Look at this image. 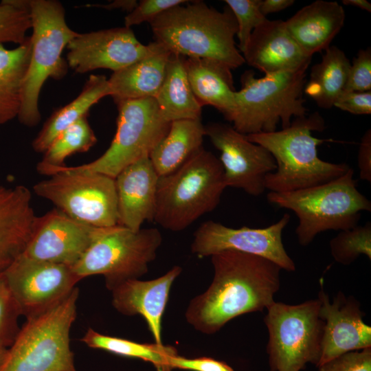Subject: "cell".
<instances>
[{
	"mask_svg": "<svg viewBox=\"0 0 371 371\" xmlns=\"http://www.w3.org/2000/svg\"><path fill=\"white\" fill-rule=\"evenodd\" d=\"M317 298L319 316L324 322L318 366L344 353L371 348V328L364 323V313L354 297L339 291L330 302L322 288Z\"/></svg>",
	"mask_w": 371,
	"mask_h": 371,
	"instance_id": "cell-18",
	"label": "cell"
},
{
	"mask_svg": "<svg viewBox=\"0 0 371 371\" xmlns=\"http://www.w3.org/2000/svg\"><path fill=\"white\" fill-rule=\"evenodd\" d=\"M226 188L219 159L202 148L177 170L159 177L154 221L168 230H183L213 211Z\"/></svg>",
	"mask_w": 371,
	"mask_h": 371,
	"instance_id": "cell-4",
	"label": "cell"
},
{
	"mask_svg": "<svg viewBox=\"0 0 371 371\" xmlns=\"http://www.w3.org/2000/svg\"><path fill=\"white\" fill-rule=\"evenodd\" d=\"M159 175L149 156L124 168L115 178L118 224L133 231L154 221Z\"/></svg>",
	"mask_w": 371,
	"mask_h": 371,
	"instance_id": "cell-20",
	"label": "cell"
},
{
	"mask_svg": "<svg viewBox=\"0 0 371 371\" xmlns=\"http://www.w3.org/2000/svg\"><path fill=\"white\" fill-rule=\"evenodd\" d=\"M110 95L111 90L106 76L90 75L80 93L71 102L55 111L44 123L32 142L34 151L44 153L62 131L87 115L93 105Z\"/></svg>",
	"mask_w": 371,
	"mask_h": 371,
	"instance_id": "cell-27",
	"label": "cell"
},
{
	"mask_svg": "<svg viewBox=\"0 0 371 371\" xmlns=\"http://www.w3.org/2000/svg\"><path fill=\"white\" fill-rule=\"evenodd\" d=\"M293 0H261L260 9L262 14L266 15L283 10L293 5Z\"/></svg>",
	"mask_w": 371,
	"mask_h": 371,
	"instance_id": "cell-43",
	"label": "cell"
},
{
	"mask_svg": "<svg viewBox=\"0 0 371 371\" xmlns=\"http://www.w3.org/2000/svg\"><path fill=\"white\" fill-rule=\"evenodd\" d=\"M306 69L265 75L256 78L252 71L241 76V89L235 92V109L229 120L244 135L270 133L288 127L293 118L307 114L302 98Z\"/></svg>",
	"mask_w": 371,
	"mask_h": 371,
	"instance_id": "cell-6",
	"label": "cell"
},
{
	"mask_svg": "<svg viewBox=\"0 0 371 371\" xmlns=\"http://www.w3.org/2000/svg\"><path fill=\"white\" fill-rule=\"evenodd\" d=\"M97 142V137L87 120V115L62 131L43 153L36 168L65 166V159L78 153L88 151Z\"/></svg>",
	"mask_w": 371,
	"mask_h": 371,
	"instance_id": "cell-32",
	"label": "cell"
},
{
	"mask_svg": "<svg viewBox=\"0 0 371 371\" xmlns=\"http://www.w3.org/2000/svg\"><path fill=\"white\" fill-rule=\"evenodd\" d=\"M161 242V234L157 228L133 231L119 224L100 227L71 269L80 280L102 275L106 287L111 291L124 281L146 274Z\"/></svg>",
	"mask_w": 371,
	"mask_h": 371,
	"instance_id": "cell-9",
	"label": "cell"
},
{
	"mask_svg": "<svg viewBox=\"0 0 371 371\" xmlns=\"http://www.w3.org/2000/svg\"><path fill=\"white\" fill-rule=\"evenodd\" d=\"M290 218L285 213L278 221L264 228H232L207 221L194 232L191 251L199 257L211 256L226 250L238 251L265 258L282 269L294 271L295 262L282 243V232Z\"/></svg>",
	"mask_w": 371,
	"mask_h": 371,
	"instance_id": "cell-14",
	"label": "cell"
},
{
	"mask_svg": "<svg viewBox=\"0 0 371 371\" xmlns=\"http://www.w3.org/2000/svg\"><path fill=\"white\" fill-rule=\"evenodd\" d=\"M357 164L361 180L371 182V130L361 137L357 155Z\"/></svg>",
	"mask_w": 371,
	"mask_h": 371,
	"instance_id": "cell-42",
	"label": "cell"
},
{
	"mask_svg": "<svg viewBox=\"0 0 371 371\" xmlns=\"http://www.w3.org/2000/svg\"><path fill=\"white\" fill-rule=\"evenodd\" d=\"M333 106L355 115L371 113V91L365 92L344 91Z\"/></svg>",
	"mask_w": 371,
	"mask_h": 371,
	"instance_id": "cell-41",
	"label": "cell"
},
{
	"mask_svg": "<svg viewBox=\"0 0 371 371\" xmlns=\"http://www.w3.org/2000/svg\"><path fill=\"white\" fill-rule=\"evenodd\" d=\"M116 104L117 129L109 147L95 160L68 166L70 169L98 172L115 179L126 166L149 156L168 133L170 122L163 117L155 98L129 100Z\"/></svg>",
	"mask_w": 371,
	"mask_h": 371,
	"instance_id": "cell-12",
	"label": "cell"
},
{
	"mask_svg": "<svg viewBox=\"0 0 371 371\" xmlns=\"http://www.w3.org/2000/svg\"><path fill=\"white\" fill-rule=\"evenodd\" d=\"M26 319L47 311L65 298L81 280L71 267L19 256L2 273Z\"/></svg>",
	"mask_w": 371,
	"mask_h": 371,
	"instance_id": "cell-13",
	"label": "cell"
},
{
	"mask_svg": "<svg viewBox=\"0 0 371 371\" xmlns=\"http://www.w3.org/2000/svg\"><path fill=\"white\" fill-rule=\"evenodd\" d=\"M344 91H371V48L361 49L350 63Z\"/></svg>",
	"mask_w": 371,
	"mask_h": 371,
	"instance_id": "cell-37",
	"label": "cell"
},
{
	"mask_svg": "<svg viewBox=\"0 0 371 371\" xmlns=\"http://www.w3.org/2000/svg\"><path fill=\"white\" fill-rule=\"evenodd\" d=\"M238 25V49L243 53L254 30L267 19L260 9L261 0H225Z\"/></svg>",
	"mask_w": 371,
	"mask_h": 371,
	"instance_id": "cell-35",
	"label": "cell"
},
{
	"mask_svg": "<svg viewBox=\"0 0 371 371\" xmlns=\"http://www.w3.org/2000/svg\"><path fill=\"white\" fill-rule=\"evenodd\" d=\"M185 58L171 53L164 81L155 98L163 117L170 122L201 119L202 107L191 89L184 66Z\"/></svg>",
	"mask_w": 371,
	"mask_h": 371,
	"instance_id": "cell-28",
	"label": "cell"
},
{
	"mask_svg": "<svg viewBox=\"0 0 371 371\" xmlns=\"http://www.w3.org/2000/svg\"><path fill=\"white\" fill-rule=\"evenodd\" d=\"M171 368L191 371H234L231 366L224 361L213 358L202 357L186 358L177 355L171 357Z\"/></svg>",
	"mask_w": 371,
	"mask_h": 371,
	"instance_id": "cell-40",
	"label": "cell"
},
{
	"mask_svg": "<svg viewBox=\"0 0 371 371\" xmlns=\"http://www.w3.org/2000/svg\"><path fill=\"white\" fill-rule=\"evenodd\" d=\"M350 62L336 46L325 49L322 61L312 68L304 92L322 109H330L344 91Z\"/></svg>",
	"mask_w": 371,
	"mask_h": 371,
	"instance_id": "cell-30",
	"label": "cell"
},
{
	"mask_svg": "<svg viewBox=\"0 0 371 371\" xmlns=\"http://www.w3.org/2000/svg\"><path fill=\"white\" fill-rule=\"evenodd\" d=\"M325 128L318 112L294 118L280 131L245 135L247 139L267 149L277 168L265 180L266 190L286 192L322 185L344 175L350 168L346 163L321 159L317 147L329 139L313 137V131Z\"/></svg>",
	"mask_w": 371,
	"mask_h": 371,
	"instance_id": "cell-3",
	"label": "cell"
},
{
	"mask_svg": "<svg viewBox=\"0 0 371 371\" xmlns=\"http://www.w3.org/2000/svg\"><path fill=\"white\" fill-rule=\"evenodd\" d=\"M80 341L88 347L103 350L124 357L139 359L152 363L157 371H172L170 361L177 355L171 346L156 343H138L124 338L106 335L89 328Z\"/></svg>",
	"mask_w": 371,
	"mask_h": 371,
	"instance_id": "cell-31",
	"label": "cell"
},
{
	"mask_svg": "<svg viewBox=\"0 0 371 371\" xmlns=\"http://www.w3.org/2000/svg\"><path fill=\"white\" fill-rule=\"evenodd\" d=\"M185 0H142L135 8L124 18V27L131 28L133 25L144 22L149 23L160 14L176 5L187 3Z\"/></svg>",
	"mask_w": 371,
	"mask_h": 371,
	"instance_id": "cell-38",
	"label": "cell"
},
{
	"mask_svg": "<svg viewBox=\"0 0 371 371\" xmlns=\"http://www.w3.org/2000/svg\"><path fill=\"white\" fill-rule=\"evenodd\" d=\"M243 56L265 75L307 69L312 58L290 35L284 21L267 19L252 32Z\"/></svg>",
	"mask_w": 371,
	"mask_h": 371,
	"instance_id": "cell-19",
	"label": "cell"
},
{
	"mask_svg": "<svg viewBox=\"0 0 371 371\" xmlns=\"http://www.w3.org/2000/svg\"><path fill=\"white\" fill-rule=\"evenodd\" d=\"M333 259L343 265L354 262L361 255L371 260V223L341 230L329 243Z\"/></svg>",
	"mask_w": 371,
	"mask_h": 371,
	"instance_id": "cell-33",
	"label": "cell"
},
{
	"mask_svg": "<svg viewBox=\"0 0 371 371\" xmlns=\"http://www.w3.org/2000/svg\"><path fill=\"white\" fill-rule=\"evenodd\" d=\"M317 298L291 305L274 302L267 308V353L270 371H300L307 363L318 366L324 322Z\"/></svg>",
	"mask_w": 371,
	"mask_h": 371,
	"instance_id": "cell-10",
	"label": "cell"
},
{
	"mask_svg": "<svg viewBox=\"0 0 371 371\" xmlns=\"http://www.w3.org/2000/svg\"><path fill=\"white\" fill-rule=\"evenodd\" d=\"M181 272L173 267L162 276L150 280H128L114 287L112 304L126 315H140L146 320L155 343L161 341V319L169 298L170 288Z\"/></svg>",
	"mask_w": 371,
	"mask_h": 371,
	"instance_id": "cell-21",
	"label": "cell"
},
{
	"mask_svg": "<svg viewBox=\"0 0 371 371\" xmlns=\"http://www.w3.org/2000/svg\"><path fill=\"white\" fill-rule=\"evenodd\" d=\"M205 132L221 153L226 187L241 189L254 196L261 195L266 190V176L277 168L270 152L249 141L230 124L211 122L205 126Z\"/></svg>",
	"mask_w": 371,
	"mask_h": 371,
	"instance_id": "cell-15",
	"label": "cell"
},
{
	"mask_svg": "<svg viewBox=\"0 0 371 371\" xmlns=\"http://www.w3.org/2000/svg\"><path fill=\"white\" fill-rule=\"evenodd\" d=\"M32 34L31 55L24 80L17 117L25 126H34L41 120L38 98L49 78L61 80L69 66L63 49L78 33L65 20V9L56 0H30Z\"/></svg>",
	"mask_w": 371,
	"mask_h": 371,
	"instance_id": "cell-7",
	"label": "cell"
},
{
	"mask_svg": "<svg viewBox=\"0 0 371 371\" xmlns=\"http://www.w3.org/2000/svg\"><path fill=\"white\" fill-rule=\"evenodd\" d=\"M214 278L209 288L192 299L186 311L196 330L211 335L232 319L262 311L280 287L282 269L265 258L226 250L211 256Z\"/></svg>",
	"mask_w": 371,
	"mask_h": 371,
	"instance_id": "cell-1",
	"label": "cell"
},
{
	"mask_svg": "<svg viewBox=\"0 0 371 371\" xmlns=\"http://www.w3.org/2000/svg\"><path fill=\"white\" fill-rule=\"evenodd\" d=\"M343 4L353 5L367 12H371V4L366 0H343Z\"/></svg>",
	"mask_w": 371,
	"mask_h": 371,
	"instance_id": "cell-45",
	"label": "cell"
},
{
	"mask_svg": "<svg viewBox=\"0 0 371 371\" xmlns=\"http://www.w3.org/2000/svg\"><path fill=\"white\" fill-rule=\"evenodd\" d=\"M149 45L150 50L145 56L113 72L108 79L110 96L115 104L157 95L164 81L171 52L156 41Z\"/></svg>",
	"mask_w": 371,
	"mask_h": 371,
	"instance_id": "cell-24",
	"label": "cell"
},
{
	"mask_svg": "<svg viewBox=\"0 0 371 371\" xmlns=\"http://www.w3.org/2000/svg\"><path fill=\"white\" fill-rule=\"evenodd\" d=\"M345 17L343 7L337 1L317 0L302 8L284 23L300 48L312 57L330 46Z\"/></svg>",
	"mask_w": 371,
	"mask_h": 371,
	"instance_id": "cell-23",
	"label": "cell"
},
{
	"mask_svg": "<svg viewBox=\"0 0 371 371\" xmlns=\"http://www.w3.org/2000/svg\"><path fill=\"white\" fill-rule=\"evenodd\" d=\"M30 55V36L12 49H8L0 43V124L19 114Z\"/></svg>",
	"mask_w": 371,
	"mask_h": 371,
	"instance_id": "cell-29",
	"label": "cell"
},
{
	"mask_svg": "<svg viewBox=\"0 0 371 371\" xmlns=\"http://www.w3.org/2000/svg\"><path fill=\"white\" fill-rule=\"evenodd\" d=\"M317 368L319 371H371V348L344 353Z\"/></svg>",
	"mask_w": 371,
	"mask_h": 371,
	"instance_id": "cell-39",
	"label": "cell"
},
{
	"mask_svg": "<svg viewBox=\"0 0 371 371\" xmlns=\"http://www.w3.org/2000/svg\"><path fill=\"white\" fill-rule=\"evenodd\" d=\"M37 170L50 177L36 183L34 192L51 201L56 208L94 227L118 224L114 178L98 172L71 170L66 166Z\"/></svg>",
	"mask_w": 371,
	"mask_h": 371,
	"instance_id": "cell-11",
	"label": "cell"
},
{
	"mask_svg": "<svg viewBox=\"0 0 371 371\" xmlns=\"http://www.w3.org/2000/svg\"><path fill=\"white\" fill-rule=\"evenodd\" d=\"M8 352V348L0 345V371H1Z\"/></svg>",
	"mask_w": 371,
	"mask_h": 371,
	"instance_id": "cell-46",
	"label": "cell"
},
{
	"mask_svg": "<svg viewBox=\"0 0 371 371\" xmlns=\"http://www.w3.org/2000/svg\"><path fill=\"white\" fill-rule=\"evenodd\" d=\"M19 307L3 277L0 275V345L10 348L20 329Z\"/></svg>",
	"mask_w": 371,
	"mask_h": 371,
	"instance_id": "cell-36",
	"label": "cell"
},
{
	"mask_svg": "<svg viewBox=\"0 0 371 371\" xmlns=\"http://www.w3.org/2000/svg\"><path fill=\"white\" fill-rule=\"evenodd\" d=\"M100 227L77 221L57 208L35 216L22 255L72 267L85 254Z\"/></svg>",
	"mask_w": 371,
	"mask_h": 371,
	"instance_id": "cell-16",
	"label": "cell"
},
{
	"mask_svg": "<svg viewBox=\"0 0 371 371\" xmlns=\"http://www.w3.org/2000/svg\"><path fill=\"white\" fill-rule=\"evenodd\" d=\"M79 290L44 313L27 319L8 348L1 371H77L70 348Z\"/></svg>",
	"mask_w": 371,
	"mask_h": 371,
	"instance_id": "cell-8",
	"label": "cell"
},
{
	"mask_svg": "<svg viewBox=\"0 0 371 371\" xmlns=\"http://www.w3.org/2000/svg\"><path fill=\"white\" fill-rule=\"evenodd\" d=\"M204 136L205 126L201 119L171 122L168 133L149 155L159 177L175 171L203 148Z\"/></svg>",
	"mask_w": 371,
	"mask_h": 371,
	"instance_id": "cell-26",
	"label": "cell"
},
{
	"mask_svg": "<svg viewBox=\"0 0 371 371\" xmlns=\"http://www.w3.org/2000/svg\"><path fill=\"white\" fill-rule=\"evenodd\" d=\"M32 27L30 0H3L0 2V43L21 45Z\"/></svg>",
	"mask_w": 371,
	"mask_h": 371,
	"instance_id": "cell-34",
	"label": "cell"
},
{
	"mask_svg": "<svg viewBox=\"0 0 371 371\" xmlns=\"http://www.w3.org/2000/svg\"><path fill=\"white\" fill-rule=\"evenodd\" d=\"M35 216L27 187L0 186V275L24 251Z\"/></svg>",
	"mask_w": 371,
	"mask_h": 371,
	"instance_id": "cell-22",
	"label": "cell"
},
{
	"mask_svg": "<svg viewBox=\"0 0 371 371\" xmlns=\"http://www.w3.org/2000/svg\"><path fill=\"white\" fill-rule=\"evenodd\" d=\"M137 1L135 0H117L104 5H94L106 10H122L131 12L137 5Z\"/></svg>",
	"mask_w": 371,
	"mask_h": 371,
	"instance_id": "cell-44",
	"label": "cell"
},
{
	"mask_svg": "<svg viewBox=\"0 0 371 371\" xmlns=\"http://www.w3.org/2000/svg\"><path fill=\"white\" fill-rule=\"evenodd\" d=\"M149 24L155 41L171 53L215 60L231 69L245 63L234 40L237 23L228 7L221 12L202 1H189L166 10Z\"/></svg>",
	"mask_w": 371,
	"mask_h": 371,
	"instance_id": "cell-2",
	"label": "cell"
},
{
	"mask_svg": "<svg viewBox=\"0 0 371 371\" xmlns=\"http://www.w3.org/2000/svg\"><path fill=\"white\" fill-rule=\"evenodd\" d=\"M354 170L342 176L304 189L286 192H269V203L293 211L298 218L297 241L308 245L321 232L346 230L358 225L361 212L371 211V202L357 188Z\"/></svg>",
	"mask_w": 371,
	"mask_h": 371,
	"instance_id": "cell-5",
	"label": "cell"
},
{
	"mask_svg": "<svg viewBox=\"0 0 371 371\" xmlns=\"http://www.w3.org/2000/svg\"><path fill=\"white\" fill-rule=\"evenodd\" d=\"M184 66L201 106H214L229 121L235 109L236 89L232 69L219 61L194 57H186Z\"/></svg>",
	"mask_w": 371,
	"mask_h": 371,
	"instance_id": "cell-25",
	"label": "cell"
},
{
	"mask_svg": "<svg viewBox=\"0 0 371 371\" xmlns=\"http://www.w3.org/2000/svg\"><path fill=\"white\" fill-rule=\"evenodd\" d=\"M69 67L84 74L99 69H123L145 56L150 45L142 44L131 28L115 27L79 34L67 46Z\"/></svg>",
	"mask_w": 371,
	"mask_h": 371,
	"instance_id": "cell-17",
	"label": "cell"
}]
</instances>
